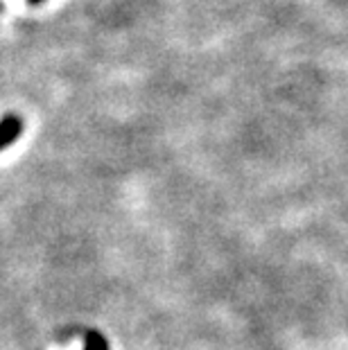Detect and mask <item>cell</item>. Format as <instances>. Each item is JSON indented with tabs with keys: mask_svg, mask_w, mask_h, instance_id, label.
Listing matches in <instances>:
<instances>
[{
	"mask_svg": "<svg viewBox=\"0 0 348 350\" xmlns=\"http://www.w3.org/2000/svg\"><path fill=\"white\" fill-rule=\"evenodd\" d=\"M23 131V120L18 116H5L0 122V152L7 150Z\"/></svg>",
	"mask_w": 348,
	"mask_h": 350,
	"instance_id": "cell-1",
	"label": "cell"
},
{
	"mask_svg": "<svg viewBox=\"0 0 348 350\" xmlns=\"http://www.w3.org/2000/svg\"><path fill=\"white\" fill-rule=\"evenodd\" d=\"M86 350H109V344L98 332H91L86 334Z\"/></svg>",
	"mask_w": 348,
	"mask_h": 350,
	"instance_id": "cell-2",
	"label": "cell"
},
{
	"mask_svg": "<svg viewBox=\"0 0 348 350\" xmlns=\"http://www.w3.org/2000/svg\"><path fill=\"white\" fill-rule=\"evenodd\" d=\"M29 5H41V3H46V0H27Z\"/></svg>",
	"mask_w": 348,
	"mask_h": 350,
	"instance_id": "cell-3",
	"label": "cell"
},
{
	"mask_svg": "<svg viewBox=\"0 0 348 350\" xmlns=\"http://www.w3.org/2000/svg\"><path fill=\"white\" fill-rule=\"evenodd\" d=\"M0 10H3V5H0Z\"/></svg>",
	"mask_w": 348,
	"mask_h": 350,
	"instance_id": "cell-4",
	"label": "cell"
}]
</instances>
